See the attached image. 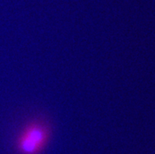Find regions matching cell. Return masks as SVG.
Wrapping results in <instances>:
<instances>
[{"label": "cell", "mask_w": 155, "mask_h": 154, "mask_svg": "<svg viewBox=\"0 0 155 154\" xmlns=\"http://www.w3.org/2000/svg\"><path fill=\"white\" fill-rule=\"evenodd\" d=\"M50 128L40 120L30 121L21 129L15 141L19 154H40L50 139Z\"/></svg>", "instance_id": "cell-1"}]
</instances>
